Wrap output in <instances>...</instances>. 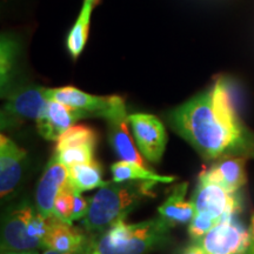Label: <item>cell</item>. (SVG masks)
I'll use <instances>...</instances> for the list:
<instances>
[{"mask_svg":"<svg viewBox=\"0 0 254 254\" xmlns=\"http://www.w3.org/2000/svg\"><path fill=\"white\" fill-rule=\"evenodd\" d=\"M172 128L207 160L252 153L253 144L233 106L224 79L168 114Z\"/></svg>","mask_w":254,"mask_h":254,"instance_id":"obj_1","label":"cell"},{"mask_svg":"<svg viewBox=\"0 0 254 254\" xmlns=\"http://www.w3.org/2000/svg\"><path fill=\"white\" fill-rule=\"evenodd\" d=\"M155 184L152 180L109 182L90 200V207L84 218L85 230L100 232L118 219H125L145 198L154 196Z\"/></svg>","mask_w":254,"mask_h":254,"instance_id":"obj_2","label":"cell"},{"mask_svg":"<svg viewBox=\"0 0 254 254\" xmlns=\"http://www.w3.org/2000/svg\"><path fill=\"white\" fill-rule=\"evenodd\" d=\"M172 227L163 217L138 224L118 219L105 230L88 254H147L167 243Z\"/></svg>","mask_w":254,"mask_h":254,"instance_id":"obj_3","label":"cell"},{"mask_svg":"<svg viewBox=\"0 0 254 254\" xmlns=\"http://www.w3.org/2000/svg\"><path fill=\"white\" fill-rule=\"evenodd\" d=\"M51 217L41 214L26 200L9 208L1 231L2 252L45 249Z\"/></svg>","mask_w":254,"mask_h":254,"instance_id":"obj_4","label":"cell"},{"mask_svg":"<svg viewBox=\"0 0 254 254\" xmlns=\"http://www.w3.org/2000/svg\"><path fill=\"white\" fill-rule=\"evenodd\" d=\"M6 99L1 113L2 127L14 125L25 119L38 120L45 113L50 101L46 88L37 85L11 88L6 94Z\"/></svg>","mask_w":254,"mask_h":254,"instance_id":"obj_5","label":"cell"},{"mask_svg":"<svg viewBox=\"0 0 254 254\" xmlns=\"http://www.w3.org/2000/svg\"><path fill=\"white\" fill-rule=\"evenodd\" d=\"M196 243L205 254H247L251 244L247 231L234 217L222 219Z\"/></svg>","mask_w":254,"mask_h":254,"instance_id":"obj_6","label":"cell"},{"mask_svg":"<svg viewBox=\"0 0 254 254\" xmlns=\"http://www.w3.org/2000/svg\"><path fill=\"white\" fill-rule=\"evenodd\" d=\"M195 213H204L218 221L236 217L241 211L240 199L237 192H231L218 184L199 178L198 186L192 195Z\"/></svg>","mask_w":254,"mask_h":254,"instance_id":"obj_7","label":"cell"},{"mask_svg":"<svg viewBox=\"0 0 254 254\" xmlns=\"http://www.w3.org/2000/svg\"><path fill=\"white\" fill-rule=\"evenodd\" d=\"M128 122L142 157L150 163H159L167 141L163 123L147 113H133L128 116Z\"/></svg>","mask_w":254,"mask_h":254,"instance_id":"obj_8","label":"cell"},{"mask_svg":"<svg viewBox=\"0 0 254 254\" xmlns=\"http://www.w3.org/2000/svg\"><path fill=\"white\" fill-rule=\"evenodd\" d=\"M105 119L109 123V139L110 144L122 160L134 163L139 166L146 167L140 151L135 148L134 142L128 129V116L126 112L125 100L122 97L117 100L113 109L106 114Z\"/></svg>","mask_w":254,"mask_h":254,"instance_id":"obj_9","label":"cell"},{"mask_svg":"<svg viewBox=\"0 0 254 254\" xmlns=\"http://www.w3.org/2000/svg\"><path fill=\"white\" fill-rule=\"evenodd\" d=\"M46 94L49 99L57 100L73 109L84 111L90 117L97 116L103 118L113 109L117 100L119 99V95L100 97L82 92L73 86L46 88Z\"/></svg>","mask_w":254,"mask_h":254,"instance_id":"obj_10","label":"cell"},{"mask_svg":"<svg viewBox=\"0 0 254 254\" xmlns=\"http://www.w3.org/2000/svg\"><path fill=\"white\" fill-rule=\"evenodd\" d=\"M68 183V168L55 154L38 183L36 190V207L45 217L53 215L55 201L59 192Z\"/></svg>","mask_w":254,"mask_h":254,"instance_id":"obj_11","label":"cell"},{"mask_svg":"<svg viewBox=\"0 0 254 254\" xmlns=\"http://www.w3.org/2000/svg\"><path fill=\"white\" fill-rule=\"evenodd\" d=\"M26 151L17 142L1 134L0 136V193L4 199L14 190L20 182Z\"/></svg>","mask_w":254,"mask_h":254,"instance_id":"obj_12","label":"cell"},{"mask_svg":"<svg viewBox=\"0 0 254 254\" xmlns=\"http://www.w3.org/2000/svg\"><path fill=\"white\" fill-rule=\"evenodd\" d=\"M90 117L81 110L73 109L59 101L50 99L45 113L37 122L39 134L47 140H58L59 136L78 119Z\"/></svg>","mask_w":254,"mask_h":254,"instance_id":"obj_13","label":"cell"},{"mask_svg":"<svg viewBox=\"0 0 254 254\" xmlns=\"http://www.w3.org/2000/svg\"><path fill=\"white\" fill-rule=\"evenodd\" d=\"M45 249L74 254H82L90 251L84 232L72 226L71 222L64 221L56 215L50 218L49 231L45 238Z\"/></svg>","mask_w":254,"mask_h":254,"instance_id":"obj_14","label":"cell"},{"mask_svg":"<svg viewBox=\"0 0 254 254\" xmlns=\"http://www.w3.org/2000/svg\"><path fill=\"white\" fill-rule=\"evenodd\" d=\"M246 159L243 157H228L213 165L199 178L218 184L231 192H237L246 184Z\"/></svg>","mask_w":254,"mask_h":254,"instance_id":"obj_15","label":"cell"},{"mask_svg":"<svg viewBox=\"0 0 254 254\" xmlns=\"http://www.w3.org/2000/svg\"><path fill=\"white\" fill-rule=\"evenodd\" d=\"M189 184L183 183L177 185L167 196L164 204L159 206L158 211L161 217L170 221L172 225L186 224L192 220L195 214L194 202L185 201V194Z\"/></svg>","mask_w":254,"mask_h":254,"instance_id":"obj_16","label":"cell"},{"mask_svg":"<svg viewBox=\"0 0 254 254\" xmlns=\"http://www.w3.org/2000/svg\"><path fill=\"white\" fill-rule=\"evenodd\" d=\"M20 45L11 34H2L0 40V85L1 95L5 97L11 90Z\"/></svg>","mask_w":254,"mask_h":254,"instance_id":"obj_17","label":"cell"},{"mask_svg":"<svg viewBox=\"0 0 254 254\" xmlns=\"http://www.w3.org/2000/svg\"><path fill=\"white\" fill-rule=\"evenodd\" d=\"M97 1L98 0H84L77 21L69 31L67 40H66V46H67L69 55L73 59H77L81 55L82 50L86 45L92 12H93Z\"/></svg>","mask_w":254,"mask_h":254,"instance_id":"obj_18","label":"cell"},{"mask_svg":"<svg viewBox=\"0 0 254 254\" xmlns=\"http://www.w3.org/2000/svg\"><path fill=\"white\" fill-rule=\"evenodd\" d=\"M68 182L75 193H81L106 185L103 180V170L97 160L68 167Z\"/></svg>","mask_w":254,"mask_h":254,"instance_id":"obj_19","label":"cell"},{"mask_svg":"<svg viewBox=\"0 0 254 254\" xmlns=\"http://www.w3.org/2000/svg\"><path fill=\"white\" fill-rule=\"evenodd\" d=\"M111 172H112L113 182L117 183L128 182V180H152L155 183L167 184L176 180L174 177L159 176V174H155L152 171L147 170V167L139 166V165L126 160L113 164L111 166Z\"/></svg>","mask_w":254,"mask_h":254,"instance_id":"obj_20","label":"cell"},{"mask_svg":"<svg viewBox=\"0 0 254 254\" xmlns=\"http://www.w3.org/2000/svg\"><path fill=\"white\" fill-rule=\"evenodd\" d=\"M58 144L56 151L64 150V148L71 147L78 145H94L97 146L98 134L92 127L85 125H74L66 129L59 136Z\"/></svg>","mask_w":254,"mask_h":254,"instance_id":"obj_21","label":"cell"},{"mask_svg":"<svg viewBox=\"0 0 254 254\" xmlns=\"http://www.w3.org/2000/svg\"><path fill=\"white\" fill-rule=\"evenodd\" d=\"M94 145H78L64 150L56 151V155L66 167L74 166L78 164L91 163L94 159Z\"/></svg>","mask_w":254,"mask_h":254,"instance_id":"obj_22","label":"cell"},{"mask_svg":"<svg viewBox=\"0 0 254 254\" xmlns=\"http://www.w3.org/2000/svg\"><path fill=\"white\" fill-rule=\"evenodd\" d=\"M74 196L75 192L68 182L57 196L55 207H53V215H56V217H58L64 221L72 222L71 217L73 208H74Z\"/></svg>","mask_w":254,"mask_h":254,"instance_id":"obj_23","label":"cell"},{"mask_svg":"<svg viewBox=\"0 0 254 254\" xmlns=\"http://www.w3.org/2000/svg\"><path fill=\"white\" fill-rule=\"evenodd\" d=\"M218 222L219 221L217 219L209 217L207 214L195 213L194 217L192 218V220L190 221V237L194 241H198L199 239H201L208 231H211Z\"/></svg>","mask_w":254,"mask_h":254,"instance_id":"obj_24","label":"cell"},{"mask_svg":"<svg viewBox=\"0 0 254 254\" xmlns=\"http://www.w3.org/2000/svg\"><path fill=\"white\" fill-rule=\"evenodd\" d=\"M88 207H90V202L87 201L86 198L81 195V193H75L74 196V208H73V213L71 217V221L78 220L86 217Z\"/></svg>","mask_w":254,"mask_h":254,"instance_id":"obj_25","label":"cell"},{"mask_svg":"<svg viewBox=\"0 0 254 254\" xmlns=\"http://www.w3.org/2000/svg\"><path fill=\"white\" fill-rule=\"evenodd\" d=\"M183 254H205V251L202 250V247L195 241V244L187 247V249L184 251Z\"/></svg>","mask_w":254,"mask_h":254,"instance_id":"obj_26","label":"cell"},{"mask_svg":"<svg viewBox=\"0 0 254 254\" xmlns=\"http://www.w3.org/2000/svg\"><path fill=\"white\" fill-rule=\"evenodd\" d=\"M250 237H251V244L250 249L247 254H254V214L252 215V219H251V227H250Z\"/></svg>","mask_w":254,"mask_h":254,"instance_id":"obj_27","label":"cell"},{"mask_svg":"<svg viewBox=\"0 0 254 254\" xmlns=\"http://www.w3.org/2000/svg\"><path fill=\"white\" fill-rule=\"evenodd\" d=\"M2 254H39L36 251H21V252H14V251H7V252H2Z\"/></svg>","mask_w":254,"mask_h":254,"instance_id":"obj_28","label":"cell"},{"mask_svg":"<svg viewBox=\"0 0 254 254\" xmlns=\"http://www.w3.org/2000/svg\"><path fill=\"white\" fill-rule=\"evenodd\" d=\"M43 254H74V253H65V252H59V251H56L52 249H45Z\"/></svg>","mask_w":254,"mask_h":254,"instance_id":"obj_29","label":"cell"}]
</instances>
